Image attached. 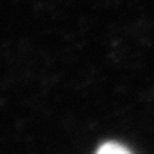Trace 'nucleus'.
<instances>
[{
	"instance_id": "obj_1",
	"label": "nucleus",
	"mask_w": 154,
	"mask_h": 154,
	"mask_svg": "<svg viewBox=\"0 0 154 154\" xmlns=\"http://www.w3.org/2000/svg\"><path fill=\"white\" fill-rule=\"evenodd\" d=\"M96 154H133L128 149H126L123 144L114 143V141H109L100 146Z\"/></svg>"
}]
</instances>
